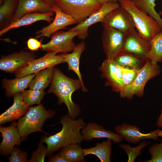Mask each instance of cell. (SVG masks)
<instances>
[{"label": "cell", "mask_w": 162, "mask_h": 162, "mask_svg": "<svg viewBox=\"0 0 162 162\" xmlns=\"http://www.w3.org/2000/svg\"><path fill=\"white\" fill-rule=\"evenodd\" d=\"M59 123L62 125L60 131L49 136H44L41 139L46 144L47 156L62 147L72 144H80L83 140L80 130L86 123L82 118L74 119L67 114L61 118Z\"/></svg>", "instance_id": "1"}, {"label": "cell", "mask_w": 162, "mask_h": 162, "mask_svg": "<svg viewBox=\"0 0 162 162\" xmlns=\"http://www.w3.org/2000/svg\"><path fill=\"white\" fill-rule=\"evenodd\" d=\"M79 79H74L65 76L58 69L55 68L52 79L47 93L55 94L58 98V104H64L68 111V115L76 119L81 113V109L78 104L72 99L73 93L82 88Z\"/></svg>", "instance_id": "2"}, {"label": "cell", "mask_w": 162, "mask_h": 162, "mask_svg": "<svg viewBox=\"0 0 162 162\" xmlns=\"http://www.w3.org/2000/svg\"><path fill=\"white\" fill-rule=\"evenodd\" d=\"M120 6L130 14L136 30L144 39L150 42L152 38L162 31L157 22L146 13L138 8L134 2L118 0Z\"/></svg>", "instance_id": "3"}, {"label": "cell", "mask_w": 162, "mask_h": 162, "mask_svg": "<svg viewBox=\"0 0 162 162\" xmlns=\"http://www.w3.org/2000/svg\"><path fill=\"white\" fill-rule=\"evenodd\" d=\"M55 114L54 111L46 110L42 104L30 106L17 122L22 141L25 140L29 134L34 132L39 131L47 134L42 130V127L46 119L53 117Z\"/></svg>", "instance_id": "4"}, {"label": "cell", "mask_w": 162, "mask_h": 162, "mask_svg": "<svg viewBox=\"0 0 162 162\" xmlns=\"http://www.w3.org/2000/svg\"><path fill=\"white\" fill-rule=\"evenodd\" d=\"M53 4L79 23L99 9L102 4L96 0H54Z\"/></svg>", "instance_id": "5"}, {"label": "cell", "mask_w": 162, "mask_h": 162, "mask_svg": "<svg viewBox=\"0 0 162 162\" xmlns=\"http://www.w3.org/2000/svg\"><path fill=\"white\" fill-rule=\"evenodd\" d=\"M160 69L157 64H152L148 59L139 69L136 79L131 84L124 87L120 93L121 97L131 100L135 95L140 97L143 96L144 89L147 82L158 75Z\"/></svg>", "instance_id": "6"}, {"label": "cell", "mask_w": 162, "mask_h": 162, "mask_svg": "<svg viewBox=\"0 0 162 162\" xmlns=\"http://www.w3.org/2000/svg\"><path fill=\"white\" fill-rule=\"evenodd\" d=\"M79 34V32L70 29L68 31H58L52 34L50 40L42 44L41 49L48 52L65 53L72 51L76 46L74 38Z\"/></svg>", "instance_id": "7"}, {"label": "cell", "mask_w": 162, "mask_h": 162, "mask_svg": "<svg viewBox=\"0 0 162 162\" xmlns=\"http://www.w3.org/2000/svg\"><path fill=\"white\" fill-rule=\"evenodd\" d=\"M63 54L57 55L52 52H48L43 56L34 59L26 66L22 68L14 73L16 77H22L38 72L46 68L54 67L56 65L64 63Z\"/></svg>", "instance_id": "8"}, {"label": "cell", "mask_w": 162, "mask_h": 162, "mask_svg": "<svg viewBox=\"0 0 162 162\" xmlns=\"http://www.w3.org/2000/svg\"><path fill=\"white\" fill-rule=\"evenodd\" d=\"M104 28L103 49L106 58L113 59L123 50L125 33L112 28Z\"/></svg>", "instance_id": "9"}, {"label": "cell", "mask_w": 162, "mask_h": 162, "mask_svg": "<svg viewBox=\"0 0 162 162\" xmlns=\"http://www.w3.org/2000/svg\"><path fill=\"white\" fill-rule=\"evenodd\" d=\"M101 76L106 80V86H110L112 90L120 93L125 86L122 77L121 67L112 59L104 60L99 68Z\"/></svg>", "instance_id": "10"}, {"label": "cell", "mask_w": 162, "mask_h": 162, "mask_svg": "<svg viewBox=\"0 0 162 162\" xmlns=\"http://www.w3.org/2000/svg\"><path fill=\"white\" fill-rule=\"evenodd\" d=\"M101 22L104 28H112L124 33L135 28L130 14L120 6L109 13Z\"/></svg>", "instance_id": "11"}, {"label": "cell", "mask_w": 162, "mask_h": 162, "mask_svg": "<svg viewBox=\"0 0 162 162\" xmlns=\"http://www.w3.org/2000/svg\"><path fill=\"white\" fill-rule=\"evenodd\" d=\"M119 6L117 2L104 4L85 20L70 29L79 32V34L77 36L80 39L84 40L88 35V31L90 26L98 22H101L109 13Z\"/></svg>", "instance_id": "12"}, {"label": "cell", "mask_w": 162, "mask_h": 162, "mask_svg": "<svg viewBox=\"0 0 162 162\" xmlns=\"http://www.w3.org/2000/svg\"><path fill=\"white\" fill-rule=\"evenodd\" d=\"M115 131L123 139L128 142L133 144L139 143L140 140L152 139L157 140L159 136L162 137V130L157 129L147 134L142 133L137 126L126 123L117 125L115 128Z\"/></svg>", "instance_id": "13"}, {"label": "cell", "mask_w": 162, "mask_h": 162, "mask_svg": "<svg viewBox=\"0 0 162 162\" xmlns=\"http://www.w3.org/2000/svg\"><path fill=\"white\" fill-rule=\"evenodd\" d=\"M33 52L21 50L2 57L0 60V69L8 73H15L27 65L35 59Z\"/></svg>", "instance_id": "14"}, {"label": "cell", "mask_w": 162, "mask_h": 162, "mask_svg": "<svg viewBox=\"0 0 162 162\" xmlns=\"http://www.w3.org/2000/svg\"><path fill=\"white\" fill-rule=\"evenodd\" d=\"M52 7L55 14V18L49 25L36 32L37 38H49L53 33L65 28L68 26L77 23L74 18L62 11L56 5L53 4Z\"/></svg>", "instance_id": "15"}, {"label": "cell", "mask_w": 162, "mask_h": 162, "mask_svg": "<svg viewBox=\"0 0 162 162\" xmlns=\"http://www.w3.org/2000/svg\"><path fill=\"white\" fill-rule=\"evenodd\" d=\"M150 48V42L143 38L135 28L125 33L122 51L130 52L147 58V56Z\"/></svg>", "instance_id": "16"}, {"label": "cell", "mask_w": 162, "mask_h": 162, "mask_svg": "<svg viewBox=\"0 0 162 162\" xmlns=\"http://www.w3.org/2000/svg\"><path fill=\"white\" fill-rule=\"evenodd\" d=\"M0 132L2 138L0 145V154L7 156L10 154L15 146H20L22 141L17 127V122H13L7 127L1 126Z\"/></svg>", "instance_id": "17"}, {"label": "cell", "mask_w": 162, "mask_h": 162, "mask_svg": "<svg viewBox=\"0 0 162 162\" xmlns=\"http://www.w3.org/2000/svg\"><path fill=\"white\" fill-rule=\"evenodd\" d=\"M81 133L83 140L86 141H90L94 138H106L116 143H120L123 139L117 133L106 130L103 126L94 122L86 124Z\"/></svg>", "instance_id": "18"}, {"label": "cell", "mask_w": 162, "mask_h": 162, "mask_svg": "<svg viewBox=\"0 0 162 162\" xmlns=\"http://www.w3.org/2000/svg\"><path fill=\"white\" fill-rule=\"evenodd\" d=\"M18 6L11 22L29 13L54 12L52 4L42 0H18Z\"/></svg>", "instance_id": "19"}, {"label": "cell", "mask_w": 162, "mask_h": 162, "mask_svg": "<svg viewBox=\"0 0 162 162\" xmlns=\"http://www.w3.org/2000/svg\"><path fill=\"white\" fill-rule=\"evenodd\" d=\"M13 97L12 105L0 115V124L19 119L26 114L30 107L25 103L20 93Z\"/></svg>", "instance_id": "20"}, {"label": "cell", "mask_w": 162, "mask_h": 162, "mask_svg": "<svg viewBox=\"0 0 162 162\" xmlns=\"http://www.w3.org/2000/svg\"><path fill=\"white\" fill-rule=\"evenodd\" d=\"M54 13H33L26 14L2 29L0 31V36L12 29L29 25L38 21L43 20L51 23L53 20L52 16Z\"/></svg>", "instance_id": "21"}, {"label": "cell", "mask_w": 162, "mask_h": 162, "mask_svg": "<svg viewBox=\"0 0 162 162\" xmlns=\"http://www.w3.org/2000/svg\"><path fill=\"white\" fill-rule=\"evenodd\" d=\"M85 49V43L82 41L76 45L71 53L63 54L65 62L68 64V70H72L76 74L82 85V90L84 92H87L88 90L84 84L80 70V62L81 55Z\"/></svg>", "instance_id": "22"}, {"label": "cell", "mask_w": 162, "mask_h": 162, "mask_svg": "<svg viewBox=\"0 0 162 162\" xmlns=\"http://www.w3.org/2000/svg\"><path fill=\"white\" fill-rule=\"evenodd\" d=\"M36 74H29L22 77H16L13 79H3L2 84L3 88L6 90V96H14L15 94L25 90L28 87L30 82Z\"/></svg>", "instance_id": "23"}, {"label": "cell", "mask_w": 162, "mask_h": 162, "mask_svg": "<svg viewBox=\"0 0 162 162\" xmlns=\"http://www.w3.org/2000/svg\"><path fill=\"white\" fill-rule=\"evenodd\" d=\"M107 139L100 143L98 142L96 146L89 148L83 149L85 156L92 154L96 156L101 162H110V155L112 152V142Z\"/></svg>", "instance_id": "24"}, {"label": "cell", "mask_w": 162, "mask_h": 162, "mask_svg": "<svg viewBox=\"0 0 162 162\" xmlns=\"http://www.w3.org/2000/svg\"><path fill=\"white\" fill-rule=\"evenodd\" d=\"M147 58L133 53L122 51L117 55L113 60L120 66L139 69L142 67L141 64Z\"/></svg>", "instance_id": "25"}, {"label": "cell", "mask_w": 162, "mask_h": 162, "mask_svg": "<svg viewBox=\"0 0 162 162\" xmlns=\"http://www.w3.org/2000/svg\"><path fill=\"white\" fill-rule=\"evenodd\" d=\"M54 69V67H51L38 73L29 84L30 89L44 90L52 82Z\"/></svg>", "instance_id": "26"}, {"label": "cell", "mask_w": 162, "mask_h": 162, "mask_svg": "<svg viewBox=\"0 0 162 162\" xmlns=\"http://www.w3.org/2000/svg\"><path fill=\"white\" fill-rule=\"evenodd\" d=\"M58 153L68 162L86 161L83 149L79 144H72L59 149Z\"/></svg>", "instance_id": "27"}, {"label": "cell", "mask_w": 162, "mask_h": 162, "mask_svg": "<svg viewBox=\"0 0 162 162\" xmlns=\"http://www.w3.org/2000/svg\"><path fill=\"white\" fill-rule=\"evenodd\" d=\"M151 48L147 58L153 64L162 60V31L156 34L151 39Z\"/></svg>", "instance_id": "28"}, {"label": "cell", "mask_w": 162, "mask_h": 162, "mask_svg": "<svg viewBox=\"0 0 162 162\" xmlns=\"http://www.w3.org/2000/svg\"><path fill=\"white\" fill-rule=\"evenodd\" d=\"M155 0H137L134 2L139 9L153 17L158 23L162 30V19L155 9Z\"/></svg>", "instance_id": "29"}, {"label": "cell", "mask_w": 162, "mask_h": 162, "mask_svg": "<svg viewBox=\"0 0 162 162\" xmlns=\"http://www.w3.org/2000/svg\"><path fill=\"white\" fill-rule=\"evenodd\" d=\"M23 99L29 106L34 104H40L41 101L46 94L44 90L29 89L21 92Z\"/></svg>", "instance_id": "30"}, {"label": "cell", "mask_w": 162, "mask_h": 162, "mask_svg": "<svg viewBox=\"0 0 162 162\" xmlns=\"http://www.w3.org/2000/svg\"><path fill=\"white\" fill-rule=\"evenodd\" d=\"M151 142L146 140L141 142L139 145L135 147H131L128 144H120L119 146L123 148L128 156V162H134L136 157L141 155V149L150 144Z\"/></svg>", "instance_id": "31"}, {"label": "cell", "mask_w": 162, "mask_h": 162, "mask_svg": "<svg viewBox=\"0 0 162 162\" xmlns=\"http://www.w3.org/2000/svg\"><path fill=\"white\" fill-rule=\"evenodd\" d=\"M14 0H5L0 7V25L8 19L13 13Z\"/></svg>", "instance_id": "32"}, {"label": "cell", "mask_w": 162, "mask_h": 162, "mask_svg": "<svg viewBox=\"0 0 162 162\" xmlns=\"http://www.w3.org/2000/svg\"><path fill=\"white\" fill-rule=\"evenodd\" d=\"M121 68L122 79L125 86L131 84L137 76L140 69L122 67Z\"/></svg>", "instance_id": "33"}, {"label": "cell", "mask_w": 162, "mask_h": 162, "mask_svg": "<svg viewBox=\"0 0 162 162\" xmlns=\"http://www.w3.org/2000/svg\"><path fill=\"white\" fill-rule=\"evenodd\" d=\"M41 139L36 150L32 153L28 161L29 162H44L46 156L47 155V147L43 145Z\"/></svg>", "instance_id": "34"}, {"label": "cell", "mask_w": 162, "mask_h": 162, "mask_svg": "<svg viewBox=\"0 0 162 162\" xmlns=\"http://www.w3.org/2000/svg\"><path fill=\"white\" fill-rule=\"evenodd\" d=\"M151 159L143 162H162V140L160 143L153 144L149 148Z\"/></svg>", "instance_id": "35"}, {"label": "cell", "mask_w": 162, "mask_h": 162, "mask_svg": "<svg viewBox=\"0 0 162 162\" xmlns=\"http://www.w3.org/2000/svg\"><path fill=\"white\" fill-rule=\"evenodd\" d=\"M8 158L10 162H28L27 154L24 151L21 150L17 146H14Z\"/></svg>", "instance_id": "36"}, {"label": "cell", "mask_w": 162, "mask_h": 162, "mask_svg": "<svg viewBox=\"0 0 162 162\" xmlns=\"http://www.w3.org/2000/svg\"><path fill=\"white\" fill-rule=\"evenodd\" d=\"M41 41L42 40L39 41L34 38H30L27 42V47L31 51L38 50L39 48H41Z\"/></svg>", "instance_id": "37"}, {"label": "cell", "mask_w": 162, "mask_h": 162, "mask_svg": "<svg viewBox=\"0 0 162 162\" xmlns=\"http://www.w3.org/2000/svg\"><path fill=\"white\" fill-rule=\"evenodd\" d=\"M48 162H68L62 156L58 153L50 155Z\"/></svg>", "instance_id": "38"}, {"label": "cell", "mask_w": 162, "mask_h": 162, "mask_svg": "<svg viewBox=\"0 0 162 162\" xmlns=\"http://www.w3.org/2000/svg\"><path fill=\"white\" fill-rule=\"evenodd\" d=\"M157 125L158 127H162V107L160 114L157 122Z\"/></svg>", "instance_id": "39"}, {"label": "cell", "mask_w": 162, "mask_h": 162, "mask_svg": "<svg viewBox=\"0 0 162 162\" xmlns=\"http://www.w3.org/2000/svg\"><path fill=\"white\" fill-rule=\"evenodd\" d=\"M99 3L103 4L110 2H117L118 0H96Z\"/></svg>", "instance_id": "40"}, {"label": "cell", "mask_w": 162, "mask_h": 162, "mask_svg": "<svg viewBox=\"0 0 162 162\" xmlns=\"http://www.w3.org/2000/svg\"><path fill=\"white\" fill-rule=\"evenodd\" d=\"M46 2H53L54 0H44Z\"/></svg>", "instance_id": "41"}, {"label": "cell", "mask_w": 162, "mask_h": 162, "mask_svg": "<svg viewBox=\"0 0 162 162\" xmlns=\"http://www.w3.org/2000/svg\"><path fill=\"white\" fill-rule=\"evenodd\" d=\"M162 1V0H161ZM159 14L160 16L162 15V10L160 11L158 13Z\"/></svg>", "instance_id": "42"}, {"label": "cell", "mask_w": 162, "mask_h": 162, "mask_svg": "<svg viewBox=\"0 0 162 162\" xmlns=\"http://www.w3.org/2000/svg\"><path fill=\"white\" fill-rule=\"evenodd\" d=\"M128 1H129L132 2H136L137 0H127Z\"/></svg>", "instance_id": "43"}]
</instances>
